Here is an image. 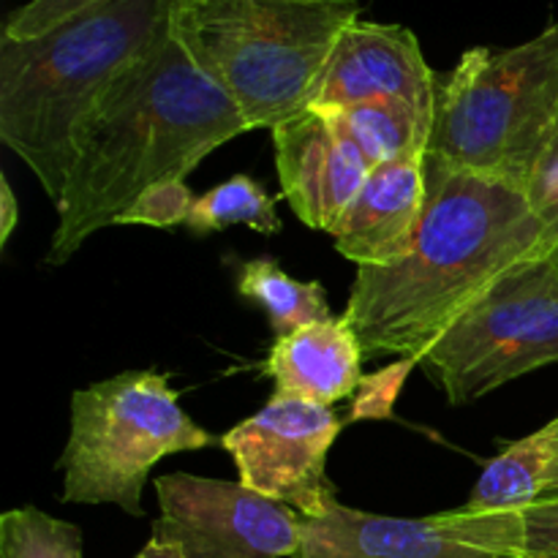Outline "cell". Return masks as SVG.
Wrapping results in <instances>:
<instances>
[{
  "label": "cell",
  "mask_w": 558,
  "mask_h": 558,
  "mask_svg": "<svg viewBox=\"0 0 558 558\" xmlns=\"http://www.w3.org/2000/svg\"><path fill=\"white\" fill-rule=\"evenodd\" d=\"M518 558H558V499L523 510Z\"/></svg>",
  "instance_id": "23"
},
{
  "label": "cell",
  "mask_w": 558,
  "mask_h": 558,
  "mask_svg": "<svg viewBox=\"0 0 558 558\" xmlns=\"http://www.w3.org/2000/svg\"><path fill=\"white\" fill-rule=\"evenodd\" d=\"M0 558H85L82 532L38 507L0 515Z\"/></svg>",
  "instance_id": "19"
},
{
  "label": "cell",
  "mask_w": 558,
  "mask_h": 558,
  "mask_svg": "<svg viewBox=\"0 0 558 558\" xmlns=\"http://www.w3.org/2000/svg\"><path fill=\"white\" fill-rule=\"evenodd\" d=\"M365 349L347 316L316 322L287 338H276L265 374L281 398L332 403L354 396L363 379Z\"/></svg>",
  "instance_id": "14"
},
{
  "label": "cell",
  "mask_w": 558,
  "mask_h": 558,
  "mask_svg": "<svg viewBox=\"0 0 558 558\" xmlns=\"http://www.w3.org/2000/svg\"><path fill=\"white\" fill-rule=\"evenodd\" d=\"M420 365L417 357H401L387 368L363 376L352 396V412L347 423H363V420H390L396 414L398 396L407 385L409 374Z\"/></svg>",
  "instance_id": "20"
},
{
  "label": "cell",
  "mask_w": 558,
  "mask_h": 558,
  "mask_svg": "<svg viewBox=\"0 0 558 558\" xmlns=\"http://www.w3.org/2000/svg\"><path fill=\"white\" fill-rule=\"evenodd\" d=\"M343 423L330 407L272 396L259 412L229 428L221 447L232 456L238 483L245 488L303 518H322L338 505L327 456Z\"/></svg>",
  "instance_id": "9"
},
{
  "label": "cell",
  "mask_w": 558,
  "mask_h": 558,
  "mask_svg": "<svg viewBox=\"0 0 558 558\" xmlns=\"http://www.w3.org/2000/svg\"><path fill=\"white\" fill-rule=\"evenodd\" d=\"M238 294L265 311L276 338L332 319L325 287L319 281H298L272 259L245 262L238 276Z\"/></svg>",
  "instance_id": "17"
},
{
  "label": "cell",
  "mask_w": 558,
  "mask_h": 558,
  "mask_svg": "<svg viewBox=\"0 0 558 558\" xmlns=\"http://www.w3.org/2000/svg\"><path fill=\"white\" fill-rule=\"evenodd\" d=\"M523 512L390 518L338 501L322 518H303L298 558H518Z\"/></svg>",
  "instance_id": "10"
},
{
  "label": "cell",
  "mask_w": 558,
  "mask_h": 558,
  "mask_svg": "<svg viewBox=\"0 0 558 558\" xmlns=\"http://www.w3.org/2000/svg\"><path fill=\"white\" fill-rule=\"evenodd\" d=\"M558 125V20L510 49L474 47L436 80L428 156L526 191Z\"/></svg>",
  "instance_id": "5"
},
{
  "label": "cell",
  "mask_w": 558,
  "mask_h": 558,
  "mask_svg": "<svg viewBox=\"0 0 558 558\" xmlns=\"http://www.w3.org/2000/svg\"><path fill=\"white\" fill-rule=\"evenodd\" d=\"M281 199L311 229L330 234L374 167L322 109H303L272 129Z\"/></svg>",
  "instance_id": "11"
},
{
  "label": "cell",
  "mask_w": 558,
  "mask_h": 558,
  "mask_svg": "<svg viewBox=\"0 0 558 558\" xmlns=\"http://www.w3.org/2000/svg\"><path fill=\"white\" fill-rule=\"evenodd\" d=\"M196 205L194 191L185 180H167L147 189L129 210L120 216V223H142V227L172 229L178 223H189L191 210Z\"/></svg>",
  "instance_id": "21"
},
{
  "label": "cell",
  "mask_w": 558,
  "mask_h": 558,
  "mask_svg": "<svg viewBox=\"0 0 558 558\" xmlns=\"http://www.w3.org/2000/svg\"><path fill=\"white\" fill-rule=\"evenodd\" d=\"M357 0H174L169 31L251 131L311 107Z\"/></svg>",
  "instance_id": "4"
},
{
  "label": "cell",
  "mask_w": 558,
  "mask_h": 558,
  "mask_svg": "<svg viewBox=\"0 0 558 558\" xmlns=\"http://www.w3.org/2000/svg\"><path fill=\"white\" fill-rule=\"evenodd\" d=\"M174 0H101L27 41L0 36V140L36 174L54 207L76 140L125 69L169 31Z\"/></svg>",
  "instance_id": "3"
},
{
  "label": "cell",
  "mask_w": 558,
  "mask_h": 558,
  "mask_svg": "<svg viewBox=\"0 0 558 558\" xmlns=\"http://www.w3.org/2000/svg\"><path fill=\"white\" fill-rule=\"evenodd\" d=\"M16 223H20V205H16V196L9 178L0 174V248H5V243L14 234Z\"/></svg>",
  "instance_id": "24"
},
{
  "label": "cell",
  "mask_w": 558,
  "mask_h": 558,
  "mask_svg": "<svg viewBox=\"0 0 558 558\" xmlns=\"http://www.w3.org/2000/svg\"><path fill=\"white\" fill-rule=\"evenodd\" d=\"M96 3H101V0H31V3L11 11L3 25V38H11V41L38 38Z\"/></svg>",
  "instance_id": "22"
},
{
  "label": "cell",
  "mask_w": 558,
  "mask_h": 558,
  "mask_svg": "<svg viewBox=\"0 0 558 558\" xmlns=\"http://www.w3.org/2000/svg\"><path fill=\"white\" fill-rule=\"evenodd\" d=\"M550 142H556V145H558V125H556V131H554V136H550Z\"/></svg>",
  "instance_id": "28"
},
{
  "label": "cell",
  "mask_w": 558,
  "mask_h": 558,
  "mask_svg": "<svg viewBox=\"0 0 558 558\" xmlns=\"http://www.w3.org/2000/svg\"><path fill=\"white\" fill-rule=\"evenodd\" d=\"M169 379L125 371L71 396V430L60 458L65 505H114L142 518V490L156 463L221 445L183 412Z\"/></svg>",
  "instance_id": "6"
},
{
  "label": "cell",
  "mask_w": 558,
  "mask_h": 558,
  "mask_svg": "<svg viewBox=\"0 0 558 558\" xmlns=\"http://www.w3.org/2000/svg\"><path fill=\"white\" fill-rule=\"evenodd\" d=\"M425 158L376 163L330 238L357 267H392L407 259L425 213Z\"/></svg>",
  "instance_id": "13"
},
{
  "label": "cell",
  "mask_w": 558,
  "mask_h": 558,
  "mask_svg": "<svg viewBox=\"0 0 558 558\" xmlns=\"http://www.w3.org/2000/svg\"><path fill=\"white\" fill-rule=\"evenodd\" d=\"M161 515L150 537L185 558H298L303 515L243 483L174 472L156 477Z\"/></svg>",
  "instance_id": "8"
},
{
  "label": "cell",
  "mask_w": 558,
  "mask_h": 558,
  "mask_svg": "<svg viewBox=\"0 0 558 558\" xmlns=\"http://www.w3.org/2000/svg\"><path fill=\"white\" fill-rule=\"evenodd\" d=\"M134 558H185V556L180 554V550L174 548V545L161 543V539H153L150 537V539H147L145 548H142Z\"/></svg>",
  "instance_id": "25"
},
{
  "label": "cell",
  "mask_w": 558,
  "mask_h": 558,
  "mask_svg": "<svg viewBox=\"0 0 558 558\" xmlns=\"http://www.w3.org/2000/svg\"><path fill=\"white\" fill-rule=\"evenodd\" d=\"M314 109H322L360 147L371 167L428 156L434 120L420 114L407 101L381 98V101L349 104V107Z\"/></svg>",
  "instance_id": "16"
},
{
  "label": "cell",
  "mask_w": 558,
  "mask_h": 558,
  "mask_svg": "<svg viewBox=\"0 0 558 558\" xmlns=\"http://www.w3.org/2000/svg\"><path fill=\"white\" fill-rule=\"evenodd\" d=\"M234 223L254 229L262 238H272L283 229L281 216L276 213V196L267 194L265 185L256 183L248 174H234L202 194L185 227L196 238H207V234L234 227Z\"/></svg>",
  "instance_id": "18"
},
{
  "label": "cell",
  "mask_w": 558,
  "mask_h": 558,
  "mask_svg": "<svg viewBox=\"0 0 558 558\" xmlns=\"http://www.w3.org/2000/svg\"><path fill=\"white\" fill-rule=\"evenodd\" d=\"M248 131L232 98L167 31L82 125L44 265H65L98 229L118 227L147 189L185 180L213 150Z\"/></svg>",
  "instance_id": "2"
},
{
  "label": "cell",
  "mask_w": 558,
  "mask_h": 558,
  "mask_svg": "<svg viewBox=\"0 0 558 558\" xmlns=\"http://www.w3.org/2000/svg\"><path fill=\"white\" fill-rule=\"evenodd\" d=\"M436 80L417 36L403 25L352 22L338 38L311 96V107H349L363 101H407L434 120Z\"/></svg>",
  "instance_id": "12"
},
{
  "label": "cell",
  "mask_w": 558,
  "mask_h": 558,
  "mask_svg": "<svg viewBox=\"0 0 558 558\" xmlns=\"http://www.w3.org/2000/svg\"><path fill=\"white\" fill-rule=\"evenodd\" d=\"M554 499H558V477H556V483L548 488V494L543 496V501H554ZM537 505H539V501H537Z\"/></svg>",
  "instance_id": "26"
},
{
  "label": "cell",
  "mask_w": 558,
  "mask_h": 558,
  "mask_svg": "<svg viewBox=\"0 0 558 558\" xmlns=\"http://www.w3.org/2000/svg\"><path fill=\"white\" fill-rule=\"evenodd\" d=\"M558 477V417L534 434L501 447L485 463L472 496L463 505L469 512H523L543 501Z\"/></svg>",
  "instance_id": "15"
},
{
  "label": "cell",
  "mask_w": 558,
  "mask_h": 558,
  "mask_svg": "<svg viewBox=\"0 0 558 558\" xmlns=\"http://www.w3.org/2000/svg\"><path fill=\"white\" fill-rule=\"evenodd\" d=\"M425 213L412 254L392 267H357L349 325L365 354L423 357L436 338L499 278L550 243L526 191L425 156Z\"/></svg>",
  "instance_id": "1"
},
{
  "label": "cell",
  "mask_w": 558,
  "mask_h": 558,
  "mask_svg": "<svg viewBox=\"0 0 558 558\" xmlns=\"http://www.w3.org/2000/svg\"><path fill=\"white\" fill-rule=\"evenodd\" d=\"M550 363H558V265L550 254L499 278L420 357L452 407Z\"/></svg>",
  "instance_id": "7"
},
{
  "label": "cell",
  "mask_w": 558,
  "mask_h": 558,
  "mask_svg": "<svg viewBox=\"0 0 558 558\" xmlns=\"http://www.w3.org/2000/svg\"><path fill=\"white\" fill-rule=\"evenodd\" d=\"M550 256H554V262H556V265H558V245H556L554 251H550Z\"/></svg>",
  "instance_id": "27"
}]
</instances>
